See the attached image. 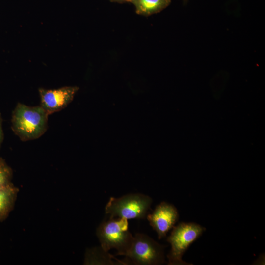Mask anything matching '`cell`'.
<instances>
[{"instance_id": "cell-1", "label": "cell", "mask_w": 265, "mask_h": 265, "mask_svg": "<svg viewBox=\"0 0 265 265\" xmlns=\"http://www.w3.org/2000/svg\"><path fill=\"white\" fill-rule=\"evenodd\" d=\"M48 116L40 106H29L19 103L12 112V130L22 141L37 139L47 129Z\"/></svg>"}, {"instance_id": "cell-2", "label": "cell", "mask_w": 265, "mask_h": 265, "mask_svg": "<svg viewBox=\"0 0 265 265\" xmlns=\"http://www.w3.org/2000/svg\"><path fill=\"white\" fill-rule=\"evenodd\" d=\"M97 236L101 248L107 252L116 249L117 255H125L130 249L133 236L128 230V219L125 218H109L104 220L97 229Z\"/></svg>"}, {"instance_id": "cell-3", "label": "cell", "mask_w": 265, "mask_h": 265, "mask_svg": "<svg viewBox=\"0 0 265 265\" xmlns=\"http://www.w3.org/2000/svg\"><path fill=\"white\" fill-rule=\"evenodd\" d=\"M206 228L194 222H181L173 230L167 241L171 244L167 255L169 265H192L184 261L182 256L190 245L202 235Z\"/></svg>"}, {"instance_id": "cell-4", "label": "cell", "mask_w": 265, "mask_h": 265, "mask_svg": "<svg viewBox=\"0 0 265 265\" xmlns=\"http://www.w3.org/2000/svg\"><path fill=\"white\" fill-rule=\"evenodd\" d=\"M152 203L148 196L141 193L128 194L119 198L110 197L105 207L109 218L143 219Z\"/></svg>"}, {"instance_id": "cell-5", "label": "cell", "mask_w": 265, "mask_h": 265, "mask_svg": "<svg viewBox=\"0 0 265 265\" xmlns=\"http://www.w3.org/2000/svg\"><path fill=\"white\" fill-rule=\"evenodd\" d=\"M164 248L148 236L137 233L125 256L134 265H161L165 262Z\"/></svg>"}, {"instance_id": "cell-6", "label": "cell", "mask_w": 265, "mask_h": 265, "mask_svg": "<svg viewBox=\"0 0 265 265\" xmlns=\"http://www.w3.org/2000/svg\"><path fill=\"white\" fill-rule=\"evenodd\" d=\"M77 86H64L56 89H39L40 106L49 115L66 107L79 90Z\"/></svg>"}, {"instance_id": "cell-7", "label": "cell", "mask_w": 265, "mask_h": 265, "mask_svg": "<svg viewBox=\"0 0 265 265\" xmlns=\"http://www.w3.org/2000/svg\"><path fill=\"white\" fill-rule=\"evenodd\" d=\"M150 225L157 232L159 239L166 236L179 219L176 208L172 204L162 202L153 212L147 215Z\"/></svg>"}, {"instance_id": "cell-8", "label": "cell", "mask_w": 265, "mask_h": 265, "mask_svg": "<svg viewBox=\"0 0 265 265\" xmlns=\"http://www.w3.org/2000/svg\"><path fill=\"white\" fill-rule=\"evenodd\" d=\"M19 188L12 184L0 187V222L5 220L13 210Z\"/></svg>"}, {"instance_id": "cell-9", "label": "cell", "mask_w": 265, "mask_h": 265, "mask_svg": "<svg viewBox=\"0 0 265 265\" xmlns=\"http://www.w3.org/2000/svg\"><path fill=\"white\" fill-rule=\"evenodd\" d=\"M171 0H132L137 14L149 16L161 12L168 7Z\"/></svg>"}, {"instance_id": "cell-10", "label": "cell", "mask_w": 265, "mask_h": 265, "mask_svg": "<svg viewBox=\"0 0 265 265\" xmlns=\"http://www.w3.org/2000/svg\"><path fill=\"white\" fill-rule=\"evenodd\" d=\"M12 176L13 172L10 167L3 158H0V187L12 184Z\"/></svg>"}, {"instance_id": "cell-11", "label": "cell", "mask_w": 265, "mask_h": 265, "mask_svg": "<svg viewBox=\"0 0 265 265\" xmlns=\"http://www.w3.org/2000/svg\"><path fill=\"white\" fill-rule=\"evenodd\" d=\"M3 140V131L2 129V117L0 113V147Z\"/></svg>"}, {"instance_id": "cell-12", "label": "cell", "mask_w": 265, "mask_h": 265, "mask_svg": "<svg viewBox=\"0 0 265 265\" xmlns=\"http://www.w3.org/2000/svg\"><path fill=\"white\" fill-rule=\"evenodd\" d=\"M111 2H117L120 3L131 2L132 0H109Z\"/></svg>"}, {"instance_id": "cell-13", "label": "cell", "mask_w": 265, "mask_h": 265, "mask_svg": "<svg viewBox=\"0 0 265 265\" xmlns=\"http://www.w3.org/2000/svg\"><path fill=\"white\" fill-rule=\"evenodd\" d=\"M186 1H187V0H184V2H186Z\"/></svg>"}]
</instances>
